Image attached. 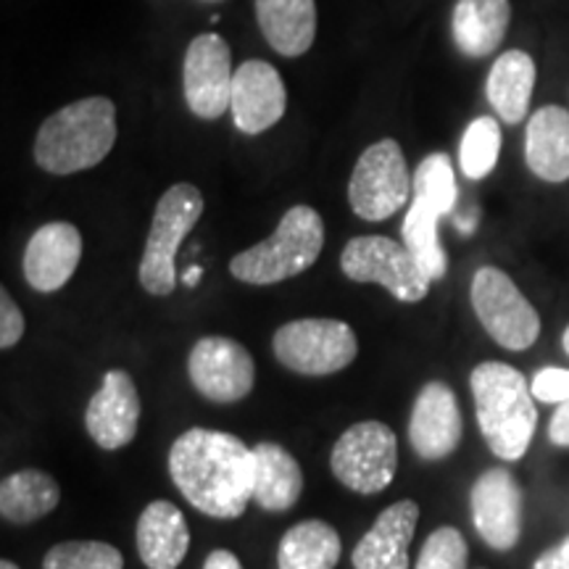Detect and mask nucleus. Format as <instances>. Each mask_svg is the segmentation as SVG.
I'll return each instance as SVG.
<instances>
[{
  "instance_id": "1",
  "label": "nucleus",
  "mask_w": 569,
  "mask_h": 569,
  "mask_svg": "<svg viewBox=\"0 0 569 569\" xmlns=\"http://www.w3.org/2000/svg\"><path fill=\"white\" fill-rule=\"evenodd\" d=\"M169 475L190 507L213 519H238L253 498V448L222 430L193 427L169 451Z\"/></svg>"
},
{
  "instance_id": "2",
  "label": "nucleus",
  "mask_w": 569,
  "mask_h": 569,
  "mask_svg": "<svg viewBox=\"0 0 569 569\" xmlns=\"http://www.w3.org/2000/svg\"><path fill=\"white\" fill-rule=\"evenodd\" d=\"M482 438L503 461H519L536 436L538 411L528 377L501 361H482L469 377Z\"/></svg>"
},
{
  "instance_id": "3",
  "label": "nucleus",
  "mask_w": 569,
  "mask_h": 569,
  "mask_svg": "<svg viewBox=\"0 0 569 569\" xmlns=\"http://www.w3.org/2000/svg\"><path fill=\"white\" fill-rule=\"evenodd\" d=\"M117 142V106L92 96L63 106L42 122L34 161L51 174H74L101 163Z\"/></svg>"
},
{
  "instance_id": "4",
  "label": "nucleus",
  "mask_w": 569,
  "mask_h": 569,
  "mask_svg": "<svg viewBox=\"0 0 569 569\" xmlns=\"http://www.w3.org/2000/svg\"><path fill=\"white\" fill-rule=\"evenodd\" d=\"M325 248V222L311 206L284 211L272 238L232 256L230 272L248 284H274L301 274L319 259Z\"/></svg>"
},
{
  "instance_id": "5",
  "label": "nucleus",
  "mask_w": 569,
  "mask_h": 569,
  "mask_svg": "<svg viewBox=\"0 0 569 569\" xmlns=\"http://www.w3.org/2000/svg\"><path fill=\"white\" fill-rule=\"evenodd\" d=\"M203 213V196L196 184L177 182L159 198L153 211V224L146 240V253L140 261V284L151 296H169L177 288L174 256L182 240L193 230Z\"/></svg>"
},
{
  "instance_id": "6",
  "label": "nucleus",
  "mask_w": 569,
  "mask_h": 569,
  "mask_svg": "<svg viewBox=\"0 0 569 569\" xmlns=\"http://www.w3.org/2000/svg\"><path fill=\"white\" fill-rule=\"evenodd\" d=\"M272 351L282 367L306 377H327L346 369L359 353L356 332L340 319H296L272 338Z\"/></svg>"
},
{
  "instance_id": "7",
  "label": "nucleus",
  "mask_w": 569,
  "mask_h": 569,
  "mask_svg": "<svg viewBox=\"0 0 569 569\" xmlns=\"http://www.w3.org/2000/svg\"><path fill=\"white\" fill-rule=\"evenodd\" d=\"M415 180H411L401 146L393 138L377 140L356 161L348 201L356 217L367 222H382L407 206Z\"/></svg>"
},
{
  "instance_id": "8",
  "label": "nucleus",
  "mask_w": 569,
  "mask_h": 569,
  "mask_svg": "<svg viewBox=\"0 0 569 569\" xmlns=\"http://www.w3.org/2000/svg\"><path fill=\"white\" fill-rule=\"evenodd\" d=\"M340 269L353 282H377L403 303H417L430 293L432 280L403 243L382 234H361L348 240L340 253Z\"/></svg>"
},
{
  "instance_id": "9",
  "label": "nucleus",
  "mask_w": 569,
  "mask_h": 569,
  "mask_svg": "<svg viewBox=\"0 0 569 569\" xmlns=\"http://www.w3.org/2000/svg\"><path fill=\"white\" fill-rule=\"evenodd\" d=\"M332 475L348 490L372 496L386 490L398 469V440L386 422L367 419L348 427L330 453Z\"/></svg>"
},
{
  "instance_id": "10",
  "label": "nucleus",
  "mask_w": 569,
  "mask_h": 569,
  "mask_svg": "<svg viewBox=\"0 0 569 569\" xmlns=\"http://www.w3.org/2000/svg\"><path fill=\"white\" fill-rule=\"evenodd\" d=\"M472 309L488 336L507 351H528L540 336L538 311L498 267H482L475 272Z\"/></svg>"
},
{
  "instance_id": "11",
  "label": "nucleus",
  "mask_w": 569,
  "mask_h": 569,
  "mask_svg": "<svg viewBox=\"0 0 569 569\" xmlns=\"http://www.w3.org/2000/svg\"><path fill=\"white\" fill-rule=\"evenodd\" d=\"M193 388L213 403H234L253 390V356L238 340L224 336L201 338L188 356Z\"/></svg>"
},
{
  "instance_id": "12",
  "label": "nucleus",
  "mask_w": 569,
  "mask_h": 569,
  "mask_svg": "<svg viewBox=\"0 0 569 569\" xmlns=\"http://www.w3.org/2000/svg\"><path fill=\"white\" fill-rule=\"evenodd\" d=\"M232 53L219 34H198L188 46L182 67L184 101L198 119L213 122L232 101Z\"/></svg>"
},
{
  "instance_id": "13",
  "label": "nucleus",
  "mask_w": 569,
  "mask_h": 569,
  "mask_svg": "<svg viewBox=\"0 0 569 569\" xmlns=\"http://www.w3.org/2000/svg\"><path fill=\"white\" fill-rule=\"evenodd\" d=\"M469 503H472L475 530L490 549H515L522 536V488L515 475L503 467L486 469L475 480Z\"/></svg>"
},
{
  "instance_id": "14",
  "label": "nucleus",
  "mask_w": 569,
  "mask_h": 569,
  "mask_svg": "<svg viewBox=\"0 0 569 569\" xmlns=\"http://www.w3.org/2000/svg\"><path fill=\"white\" fill-rule=\"evenodd\" d=\"M461 411L457 393L446 382L432 380L417 393L409 417V443L425 461L448 459L461 443Z\"/></svg>"
},
{
  "instance_id": "15",
  "label": "nucleus",
  "mask_w": 569,
  "mask_h": 569,
  "mask_svg": "<svg viewBox=\"0 0 569 569\" xmlns=\"http://www.w3.org/2000/svg\"><path fill=\"white\" fill-rule=\"evenodd\" d=\"M234 127L246 134H259L272 130L288 109V90L272 63L243 61L234 69L232 101Z\"/></svg>"
},
{
  "instance_id": "16",
  "label": "nucleus",
  "mask_w": 569,
  "mask_h": 569,
  "mask_svg": "<svg viewBox=\"0 0 569 569\" xmlns=\"http://www.w3.org/2000/svg\"><path fill=\"white\" fill-rule=\"evenodd\" d=\"M140 425V396L134 380L124 369H111L103 377V386L90 398L84 411L88 436L103 451L130 446L138 436Z\"/></svg>"
},
{
  "instance_id": "17",
  "label": "nucleus",
  "mask_w": 569,
  "mask_h": 569,
  "mask_svg": "<svg viewBox=\"0 0 569 569\" xmlns=\"http://www.w3.org/2000/svg\"><path fill=\"white\" fill-rule=\"evenodd\" d=\"M82 259V234L69 222L42 224L24 251V277L38 293H56L71 280Z\"/></svg>"
},
{
  "instance_id": "18",
  "label": "nucleus",
  "mask_w": 569,
  "mask_h": 569,
  "mask_svg": "<svg viewBox=\"0 0 569 569\" xmlns=\"http://www.w3.org/2000/svg\"><path fill=\"white\" fill-rule=\"evenodd\" d=\"M419 522L415 501L388 507L351 553L353 569H409V546Z\"/></svg>"
},
{
  "instance_id": "19",
  "label": "nucleus",
  "mask_w": 569,
  "mask_h": 569,
  "mask_svg": "<svg viewBox=\"0 0 569 569\" xmlns=\"http://www.w3.org/2000/svg\"><path fill=\"white\" fill-rule=\"evenodd\" d=\"M134 540L148 569H177L190 549L188 519L172 501H153L142 509Z\"/></svg>"
},
{
  "instance_id": "20",
  "label": "nucleus",
  "mask_w": 569,
  "mask_h": 569,
  "mask_svg": "<svg viewBox=\"0 0 569 569\" xmlns=\"http://www.w3.org/2000/svg\"><path fill=\"white\" fill-rule=\"evenodd\" d=\"M525 159L543 182L569 180V111L543 106L530 117L525 134Z\"/></svg>"
},
{
  "instance_id": "21",
  "label": "nucleus",
  "mask_w": 569,
  "mask_h": 569,
  "mask_svg": "<svg viewBox=\"0 0 569 569\" xmlns=\"http://www.w3.org/2000/svg\"><path fill=\"white\" fill-rule=\"evenodd\" d=\"M509 0H457L451 17L453 46L467 59H486L507 38Z\"/></svg>"
},
{
  "instance_id": "22",
  "label": "nucleus",
  "mask_w": 569,
  "mask_h": 569,
  "mask_svg": "<svg viewBox=\"0 0 569 569\" xmlns=\"http://www.w3.org/2000/svg\"><path fill=\"white\" fill-rule=\"evenodd\" d=\"M264 40L284 59H298L315 46L317 3L315 0H256Z\"/></svg>"
},
{
  "instance_id": "23",
  "label": "nucleus",
  "mask_w": 569,
  "mask_h": 569,
  "mask_svg": "<svg viewBox=\"0 0 569 569\" xmlns=\"http://www.w3.org/2000/svg\"><path fill=\"white\" fill-rule=\"evenodd\" d=\"M253 501L264 511H288L303 493V472L296 457L277 443H256Z\"/></svg>"
},
{
  "instance_id": "24",
  "label": "nucleus",
  "mask_w": 569,
  "mask_h": 569,
  "mask_svg": "<svg viewBox=\"0 0 569 569\" xmlns=\"http://www.w3.org/2000/svg\"><path fill=\"white\" fill-rule=\"evenodd\" d=\"M532 88H536V61L525 51H507L496 59L488 74V101L498 119L519 124L528 117Z\"/></svg>"
},
{
  "instance_id": "25",
  "label": "nucleus",
  "mask_w": 569,
  "mask_h": 569,
  "mask_svg": "<svg viewBox=\"0 0 569 569\" xmlns=\"http://www.w3.org/2000/svg\"><path fill=\"white\" fill-rule=\"evenodd\" d=\"M61 490L42 469H19L0 482V515L11 525H32L59 507Z\"/></svg>"
},
{
  "instance_id": "26",
  "label": "nucleus",
  "mask_w": 569,
  "mask_h": 569,
  "mask_svg": "<svg viewBox=\"0 0 569 569\" xmlns=\"http://www.w3.org/2000/svg\"><path fill=\"white\" fill-rule=\"evenodd\" d=\"M343 553L338 530L322 519H306L284 532L277 549L280 569H336Z\"/></svg>"
},
{
  "instance_id": "27",
  "label": "nucleus",
  "mask_w": 569,
  "mask_h": 569,
  "mask_svg": "<svg viewBox=\"0 0 569 569\" xmlns=\"http://www.w3.org/2000/svg\"><path fill=\"white\" fill-rule=\"evenodd\" d=\"M440 217H446L443 211H438L436 206L419 198H411V209L403 219V246L409 248L411 256L417 259V264L422 267V272L430 277L432 282L443 280L448 269V256L440 246L438 238V222Z\"/></svg>"
},
{
  "instance_id": "28",
  "label": "nucleus",
  "mask_w": 569,
  "mask_h": 569,
  "mask_svg": "<svg viewBox=\"0 0 569 569\" xmlns=\"http://www.w3.org/2000/svg\"><path fill=\"white\" fill-rule=\"evenodd\" d=\"M501 156V127L493 117H478L467 127L459 148V167L469 180H482L493 172Z\"/></svg>"
},
{
  "instance_id": "29",
  "label": "nucleus",
  "mask_w": 569,
  "mask_h": 569,
  "mask_svg": "<svg viewBox=\"0 0 569 569\" xmlns=\"http://www.w3.org/2000/svg\"><path fill=\"white\" fill-rule=\"evenodd\" d=\"M415 198L436 206V209L443 213L453 211L459 198V188L448 153H430L419 161L415 172Z\"/></svg>"
},
{
  "instance_id": "30",
  "label": "nucleus",
  "mask_w": 569,
  "mask_h": 569,
  "mask_svg": "<svg viewBox=\"0 0 569 569\" xmlns=\"http://www.w3.org/2000/svg\"><path fill=\"white\" fill-rule=\"evenodd\" d=\"M42 569H124V559L103 540H67L46 553Z\"/></svg>"
},
{
  "instance_id": "31",
  "label": "nucleus",
  "mask_w": 569,
  "mask_h": 569,
  "mask_svg": "<svg viewBox=\"0 0 569 569\" xmlns=\"http://www.w3.org/2000/svg\"><path fill=\"white\" fill-rule=\"evenodd\" d=\"M469 549L457 528H438L425 540L415 569H467Z\"/></svg>"
},
{
  "instance_id": "32",
  "label": "nucleus",
  "mask_w": 569,
  "mask_h": 569,
  "mask_svg": "<svg viewBox=\"0 0 569 569\" xmlns=\"http://www.w3.org/2000/svg\"><path fill=\"white\" fill-rule=\"evenodd\" d=\"M536 401L543 403H567L569 401V369L546 367L536 372L530 382Z\"/></svg>"
},
{
  "instance_id": "33",
  "label": "nucleus",
  "mask_w": 569,
  "mask_h": 569,
  "mask_svg": "<svg viewBox=\"0 0 569 569\" xmlns=\"http://www.w3.org/2000/svg\"><path fill=\"white\" fill-rule=\"evenodd\" d=\"M24 336V315L17 301L9 296V290H0V348L9 351Z\"/></svg>"
},
{
  "instance_id": "34",
  "label": "nucleus",
  "mask_w": 569,
  "mask_h": 569,
  "mask_svg": "<svg viewBox=\"0 0 569 569\" xmlns=\"http://www.w3.org/2000/svg\"><path fill=\"white\" fill-rule=\"evenodd\" d=\"M549 438H551L553 446L569 448V401L567 403H559L557 415L551 417Z\"/></svg>"
},
{
  "instance_id": "35",
  "label": "nucleus",
  "mask_w": 569,
  "mask_h": 569,
  "mask_svg": "<svg viewBox=\"0 0 569 569\" xmlns=\"http://www.w3.org/2000/svg\"><path fill=\"white\" fill-rule=\"evenodd\" d=\"M532 569H569V536L546 553H540Z\"/></svg>"
},
{
  "instance_id": "36",
  "label": "nucleus",
  "mask_w": 569,
  "mask_h": 569,
  "mask_svg": "<svg viewBox=\"0 0 569 569\" xmlns=\"http://www.w3.org/2000/svg\"><path fill=\"white\" fill-rule=\"evenodd\" d=\"M203 569H243L240 559L227 549H213L203 561Z\"/></svg>"
},
{
  "instance_id": "37",
  "label": "nucleus",
  "mask_w": 569,
  "mask_h": 569,
  "mask_svg": "<svg viewBox=\"0 0 569 569\" xmlns=\"http://www.w3.org/2000/svg\"><path fill=\"white\" fill-rule=\"evenodd\" d=\"M201 274H203V269L201 267H190L188 272H184V277H182V282L188 284V288H193V284L201 280Z\"/></svg>"
},
{
  "instance_id": "38",
  "label": "nucleus",
  "mask_w": 569,
  "mask_h": 569,
  "mask_svg": "<svg viewBox=\"0 0 569 569\" xmlns=\"http://www.w3.org/2000/svg\"><path fill=\"white\" fill-rule=\"evenodd\" d=\"M561 346H565V351L569 356V327L565 330V336H561Z\"/></svg>"
},
{
  "instance_id": "39",
  "label": "nucleus",
  "mask_w": 569,
  "mask_h": 569,
  "mask_svg": "<svg viewBox=\"0 0 569 569\" xmlns=\"http://www.w3.org/2000/svg\"><path fill=\"white\" fill-rule=\"evenodd\" d=\"M0 569H19L17 565H13V561H9V559H3L0 561Z\"/></svg>"
}]
</instances>
